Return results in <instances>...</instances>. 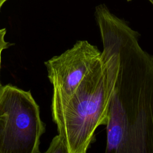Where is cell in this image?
<instances>
[{"label": "cell", "mask_w": 153, "mask_h": 153, "mask_svg": "<svg viewBox=\"0 0 153 153\" xmlns=\"http://www.w3.org/2000/svg\"><path fill=\"white\" fill-rule=\"evenodd\" d=\"M150 2H151V4L153 5V0H148Z\"/></svg>", "instance_id": "cell-8"}, {"label": "cell", "mask_w": 153, "mask_h": 153, "mask_svg": "<svg viewBox=\"0 0 153 153\" xmlns=\"http://www.w3.org/2000/svg\"><path fill=\"white\" fill-rule=\"evenodd\" d=\"M7 0H0V8L2 7L3 4L7 1Z\"/></svg>", "instance_id": "cell-7"}, {"label": "cell", "mask_w": 153, "mask_h": 153, "mask_svg": "<svg viewBox=\"0 0 153 153\" xmlns=\"http://www.w3.org/2000/svg\"><path fill=\"white\" fill-rule=\"evenodd\" d=\"M101 56L71 96L51 109L58 134L68 153H85L100 126H106L117 63V53L110 36L100 32Z\"/></svg>", "instance_id": "cell-2"}, {"label": "cell", "mask_w": 153, "mask_h": 153, "mask_svg": "<svg viewBox=\"0 0 153 153\" xmlns=\"http://www.w3.org/2000/svg\"><path fill=\"white\" fill-rule=\"evenodd\" d=\"M6 33V29L5 28L0 29V69H1V54L4 49L7 48L10 44L8 42H7L4 39V37ZM1 86L0 82V87Z\"/></svg>", "instance_id": "cell-6"}, {"label": "cell", "mask_w": 153, "mask_h": 153, "mask_svg": "<svg viewBox=\"0 0 153 153\" xmlns=\"http://www.w3.org/2000/svg\"><path fill=\"white\" fill-rule=\"evenodd\" d=\"M95 18L117 53L105 152L153 153V54L140 46V34L105 4L96 7Z\"/></svg>", "instance_id": "cell-1"}, {"label": "cell", "mask_w": 153, "mask_h": 153, "mask_svg": "<svg viewBox=\"0 0 153 153\" xmlns=\"http://www.w3.org/2000/svg\"><path fill=\"white\" fill-rule=\"evenodd\" d=\"M47 153H68V149L65 143L62 138L57 134L53 137L50 142L48 149L45 151Z\"/></svg>", "instance_id": "cell-5"}, {"label": "cell", "mask_w": 153, "mask_h": 153, "mask_svg": "<svg viewBox=\"0 0 153 153\" xmlns=\"http://www.w3.org/2000/svg\"><path fill=\"white\" fill-rule=\"evenodd\" d=\"M45 125L30 91L0 87V153H39Z\"/></svg>", "instance_id": "cell-3"}, {"label": "cell", "mask_w": 153, "mask_h": 153, "mask_svg": "<svg viewBox=\"0 0 153 153\" xmlns=\"http://www.w3.org/2000/svg\"><path fill=\"white\" fill-rule=\"evenodd\" d=\"M101 54L87 41H78L71 48L45 62L53 88L51 109L71 96Z\"/></svg>", "instance_id": "cell-4"}]
</instances>
